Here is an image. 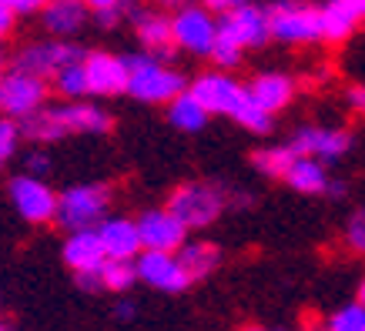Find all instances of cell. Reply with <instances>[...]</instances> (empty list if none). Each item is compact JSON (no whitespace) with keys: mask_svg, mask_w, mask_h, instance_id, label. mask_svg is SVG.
Wrapping results in <instances>:
<instances>
[{"mask_svg":"<svg viewBox=\"0 0 365 331\" xmlns=\"http://www.w3.org/2000/svg\"><path fill=\"white\" fill-rule=\"evenodd\" d=\"M191 94L208 107L211 117H228L242 131L255 134V137H268L275 131V114H268L265 107H258L252 98V90L245 80L235 78V70H222V67H208L198 78H191Z\"/></svg>","mask_w":365,"mask_h":331,"instance_id":"cell-1","label":"cell"},{"mask_svg":"<svg viewBox=\"0 0 365 331\" xmlns=\"http://www.w3.org/2000/svg\"><path fill=\"white\" fill-rule=\"evenodd\" d=\"M21 127H24V137L31 144H44L47 147V144L67 141V137H78V134L104 137V134L114 131V114L108 107H101L94 98L57 100V104L47 100L37 114L24 117Z\"/></svg>","mask_w":365,"mask_h":331,"instance_id":"cell-2","label":"cell"},{"mask_svg":"<svg viewBox=\"0 0 365 331\" xmlns=\"http://www.w3.org/2000/svg\"><path fill=\"white\" fill-rule=\"evenodd\" d=\"M188 84L191 78L171 61H161L148 51L128 54V98H134L138 104H161L165 107L181 90H188Z\"/></svg>","mask_w":365,"mask_h":331,"instance_id":"cell-3","label":"cell"},{"mask_svg":"<svg viewBox=\"0 0 365 331\" xmlns=\"http://www.w3.org/2000/svg\"><path fill=\"white\" fill-rule=\"evenodd\" d=\"M165 204L185 221L188 231L211 228L225 211L232 208V201H228V184H222V181H201V177L198 181H181V184L168 194Z\"/></svg>","mask_w":365,"mask_h":331,"instance_id":"cell-4","label":"cell"},{"mask_svg":"<svg viewBox=\"0 0 365 331\" xmlns=\"http://www.w3.org/2000/svg\"><path fill=\"white\" fill-rule=\"evenodd\" d=\"M114 188L104 181H81L67 184L57 194V228L64 231H81V228H98L101 221L111 214Z\"/></svg>","mask_w":365,"mask_h":331,"instance_id":"cell-5","label":"cell"},{"mask_svg":"<svg viewBox=\"0 0 365 331\" xmlns=\"http://www.w3.org/2000/svg\"><path fill=\"white\" fill-rule=\"evenodd\" d=\"M51 100V80L27 74L21 67H14L11 61L0 57V114L24 121Z\"/></svg>","mask_w":365,"mask_h":331,"instance_id":"cell-6","label":"cell"},{"mask_svg":"<svg viewBox=\"0 0 365 331\" xmlns=\"http://www.w3.org/2000/svg\"><path fill=\"white\" fill-rule=\"evenodd\" d=\"M272 41L285 47L322 44V11L309 0H275L268 4Z\"/></svg>","mask_w":365,"mask_h":331,"instance_id":"cell-7","label":"cell"},{"mask_svg":"<svg viewBox=\"0 0 365 331\" xmlns=\"http://www.w3.org/2000/svg\"><path fill=\"white\" fill-rule=\"evenodd\" d=\"M171 33H175L178 54L208 61L218 37V14L208 11L201 0H191L185 7L171 11Z\"/></svg>","mask_w":365,"mask_h":331,"instance_id":"cell-8","label":"cell"},{"mask_svg":"<svg viewBox=\"0 0 365 331\" xmlns=\"http://www.w3.org/2000/svg\"><path fill=\"white\" fill-rule=\"evenodd\" d=\"M84 47L78 41H64V37H37V41H27L11 54V64L27 70V74H37V78L51 80L64 64H74V61H84Z\"/></svg>","mask_w":365,"mask_h":331,"instance_id":"cell-9","label":"cell"},{"mask_svg":"<svg viewBox=\"0 0 365 331\" xmlns=\"http://www.w3.org/2000/svg\"><path fill=\"white\" fill-rule=\"evenodd\" d=\"M57 194L47 177H34L27 171L7 177V198H11L17 218L27 224H54L57 221Z\"/></svg>","mask_w":365,"mask_h":331,"instance_id":"cell-10","label":"cell"},{"mask_svg":"<svg viewBox=\"0 0 365 331\" xmlns=\"http://www.w3.org/2000/svg\"><path fill=\"white\" fill-rule=\"evenodd\" d=\"M355 144V134L349 127H339V124H299L292 137H288V147L295 154L305 157H319L325 164H335L342 161Z\"/></svg>","mask_w":365,"mask_h":331,"instance_id":"cell-11","label":"cell"},{"mask_svg":"<svg viewBox=\"0 0 365 331\" xmlns=\"http://www.w3.org/2000/svg\"><path fill=\"white\" fill-rule=\"evenodd\" d=\"M128 27L134 31V41L141 51L161 57V61H175V33H171V11L151 7V4H134L128 14Z\"/></svg>","mask_w":365,"mask_h":331,"instance_id":"cell-12","label":"cell"},{"mask_svg":"<svg viewBox=\"0 0 365 331\" xmlns=\"http://www.w3.org/2000/svg\"><path fill=\"white\" fill-rule=\"evenodd\" d=\"M218 33L228 37L232 44H238L242 51H262L272 41V21H268V7L262 4H242L228 14H218Z\"/></svg>","mask_w":365,"mask_h":331,"instance_id":"cell-13","label":"cell"},{"mask_svg":"<svg viewBox=\"0 0 365 331\" xmlns=\"http://www.w3.org/2000/svg\"><path fill=\"white\" fill-rule=\"evenodd\" d=\"M134 268H138V281L161 291V295H181L195 285L185 265L178 261V251H148L144 248L134 258Z\"/></svg>","mask_w":365,"mask_h":331,"instance_id":"cell-14","label":"cell"},{"mask_svg":"<svg viewBox=\"0 0 365 331\" xmlns=\"http://www.w3.org/2000/svg\"><path fill=\"white\" fill-rule=\"evenodd\" d=\"M282 181H285V188H292L295 194H305V198H342L345 194V181L332 177L329 164L319 157L295 154Z\"/></svg>","mask_w":365,"mask_h":331,"instance_id":"cell-15","label":"cell"},{"mask_svg":"<svg viewBox=\"0 0 365 331\" xmlns=\"http://www.w3.org/2000/svg\"><path fill=\"white\" fill-rule=\"evenodd\" d=\"M91 98H121L128 94V54L118 51H88L84 54Z\"/></svg>","mask_w":365,"mask_h":331,"instance_id":"cell-16","label":"cell"},{"mask_svg":"<svg viewBox=\"0 0 365 331\" xmlns=\"http://www.w3.org/2000/svg\"><path fill=\"white\" fill-rule=\"evenodd\" d=\"M134 221H138L141 244L148 251H178L191 234L188 228H185V221L178 218L168 204H161V208H144Z\"/></svg>","mask_w":365,"mask_h":331,"instance_id":"cell-17","label":"cell"},{"mask_svg":"<svg viewBox=\"0 0 365 331\" xmlns=\"http://www.w3.org/2000/svg\"><path fill=\"white\" fill-rule=\"evenodd\" d=\"M37 17H41V31L51 37H64V41H78L94 23V14L84 0H47L37 11Z\"/></svg>","mask_w":365,"mask_h":331,"instance_id":"cell-18","label":"cell"},{"mask_svg":"<svg viewBox=\"0 0 365 331\" xmlns=\"http://www.w3.org/2000/svg\"><path fill=\"white\" fill-rule=\"evenodd\" d=\"M322 11V44H345L365 23V0H325Z\"/></svg>","mask_w":365,"mask_h":331,"instance_id":"cell-19","label":"cell"},{"mask_svg":"<svg viewBox=\"0 0 365 331\" xmlns=\"http://www.w3.org/2000/svg\"><path fill=\"white\" fill-rule=\"evenodd\" d=\"M248 90L258 107H265L268 114H282V110L292 107V100L299 94V80L292 78L288 70H258L252 80H248Z\"/></svg>","mask_w":365,"mask_h":331,"instance_id":"cell-20","label":"cell"},{"mask_svg":"<svg viewBox=\"0 0 365 331\" xmlns=\"http://www.w3.org/2000/svg\"><path fill=\"white\" fill-rule=\"evenodd\" d=\"M61 258L64 265L81 275V271H98L108 261V251L101 244L98 228H81V231H67L64 244H61Z\"/></svg>","mask_w":365,"mask_h":331,"instance_id":"cell-21","label":"cell"},{"mask_svg":"<svg viewBox=\"0 0 365 331\" xmlns=\"http://www.w3.org/2000/svg\"><path fill=\"white\" fill-rule=\"evenodd\" d=\"M101 244L108 258H124V261H134L138 254L144 251L141 244V231H138V221L124 218V214H108V218L98 224Z\"/></svg>","mask_w":365,"mask_h":331,"instance_id":"cell-22","label":"cell"},{"mask_svg":"<svg viewBox=\"0 0 365 331\" xmlns=\"http://www.w3.org/2000/svg\"><path fill=\"white\" fill-rule=\"evenodd\" d=\"M165 117H168V124H171L178 134H201L205 127H208V121H211L208 107H205V104L191 94V88L181 90L175 100H168V104H165Z\"/></svg>","mask_w":365,"mask_h":331,"instance_id":"cell-23","label":"cell"},{"mask_svg":"<svg viewBox=\"0 0 365 331\" xmlns=\"http://www.w3.org/2000/svg\"><path fill=\"white\" fill-rule=\"evenodd\" d=\"M178 261L185 265L191 281H205L222 268V248L215 241H205V238H188L178 248Z\"/></svg>","mask_w":365,"mask_h":331,"instance_id":"cell-24","label":"cell"},{"mask_svg":"<svg viewBox=\"0 0 365 331\" xmlns=\"http://www.w3.org/2000/svg\"><path fill=\"white\" fill-rule=\"evenodd\" d=\"M51 94H57L61 100H84V98H91L84 61H74V64L61 67L54 78H51Z\"/></svg>","mask_w":365,"mask_h":331,"instance_id":"cell-25","label":"cell"},{"mask_svg":"<svg viewBox=\"0 0 365 331\" xmlns=\"http://www.w3.org/2000/svg\"><path fill=\"white\" fill-rule=\"evenodd\" d=\"M292 161H295V151L288 147V141L285 144H265V147H258L252 154V167L262 177H268V181H282Z\"/></svg>","mask_w":365,"mask_h":331,"instance_id":"cell-26","label":"cell"},{"mask_svg":"<svg viewBox=\"0 0 365 331\" xmlns=\"http://www.w3.org/2000/svg\"><path fill=\"white\" fill-rule=\"evenodd\" d=\"M98 275L101 291H111V295H128L138 285V268H134V261H124V258H108L98 268Z\"/></svg>","mask_w":365,"mask_h":331,"instance_id":"cell-27","label":"cell"},{"mask_svg":"<svg viewBox=\"0 0 365 331\" xmlns=\"http://www.w3.org/2000/svg\"><path fill=\"white\" fill-rule=\"evenodd\" d=\"M322 331H365V305L359 298L335 308L329 318H325V328Z\"/></svg>","mask_w":365,"mask_h":331,"instance_id":"cell-28","label":"cell"},{"mask_svg":"<svg viewBox=\"0 0 365 331\" xmlns=\"http://www.w3.org/2000/svg\"><path fill=\"white\" fill-rule=\"evenodd\" d=\"M21 141H24L21 121H14V117H4V114H0V171L21 154Z\"/></svg>","mask_w":365,"mask_h":331,"instance_id":"cell-29","label":"cell"},{"mask_svg":"<svg viewBox=\"0 0 365 331\" xmlns=\"http://www.w3.org/2000/svg\"><path fill=\"white\" fill-rule=\"evenodd\" d=\"M342 241L352 254H362L365 258V204L349 214V221H345V228H342Z\"/></svg>","mask_w":365,"mask_h":331,"instance_id":"cell-30","label":"cell"},{"mask_svg":"<svg viewBox=\"0 0 365 331\" xmlns=\"http://www.w3.org/2000/svg\"><path fill=\"white\" fill-rule=\"evenodd\" d=\"M24 171L34 174V177H47L51 171H54V161H51V154H47L44 144H34V151L24 154Z\"/></svg>","mask_w":365,"mask_h":331,"instance_id":"cell-31","label":"cell"},{"mask_svg":"<svg viewBox=\"0 0 365 331\" xmlns=\"http://www.w3.org/2000/svg\"><path fill=\"white\" fill-rule=\"evenodd\" d=\"M131 7L134 4H128V7H111V11H94V27H98V31H118V27L128 21Z\"/></svg>","mask_w":365,"mask_h":331,"instance_id":"cell-32","label":"cell"},{"mask_svg":"<svg viewBox=\"0 0 365 331\" xmlns=\"http://www.w3.org/2000/svg\"><path fill=\"white\" fill-rule=\"evenodd\" d=\"M14 31H17V14H14L11 7H4V4H0V47L11 41Z\"/></svg>","mask_w":365,"mask_h":331,"instance_id":"cell-33","label":"cell"},{"mask_svg":"<svg viewBox=\"0 0 365 331\" xmlns=\"http://www.w3.org/2000/svg\"><path fill=\"white\" fill-rule=\"evenodd\" d=\"M4 7H11L17 17H31V14H37L41 7H44L47 0H0Z\"/></svg>","mask_w":365,"mask_h":331,"instance_id":"cell-34","label":"cell"},{"mask_svg":"<svg viewBox=\"0 0 365 331\" xmlns=\"http://www.w3.org/2000/svg\"><path fill=\"white\" fill-rule=\"evenodd\" d=\"M345 98H349V107H352L355 114H362V117H365V84H352Z\"/></svg>","mask_w":365,"mask_h":331,"instance_id":"cell-35","label":"cell"},{"mask_svg":"<svg viewBox=\"0 0 365 331\" xmlns=\"http://www.w3.org/2000/svg\"><path fill=\"white\" fill-rule=\"evenodd\" d=\"M208 11H215V14H228V11H235V7H242V4H248V0H201Z\"/></svg>","mask_w":365,"mask_h":331,"instance_id":"cell-36","label":"cell"},{"mask_svg":"<svg viewBox=\"0 0 365 331\" xmlns=\"http://www.w3.org/2000/svg\"><path fill=\"white\" fill-rule=\"evenodd\" d=\"M134 315H138V308H134V301L121 298L118 305H114V318H118V321H131Z\"/></svg>","mask_w":365,"mask_h":331,"instance_id":"cell-37","label":"cell"},{"mask_svg":"<svg viewBox=\"0 0 365 331\" xmlns=\"http://www.w3.org/2000/svg\"><path fill=\"white\" fill-rule=\"evenodd\" d=\"M91 7V14L94 11H111V7H128V4H134V0H84Z\"/></svg>","mask_w":365,"mask_h":331,"instance_id":"cell-38","label":"cell"},{"mask_svg":"<svg viewBox=\"0 0 365 331\" xmlns=\"http://www.w3.org/2000/svg\"><path fill=\"white\" fill-rule=\"evenodd\" d=\"M134 4H151V7H161V11H178V7H185L191 0H134Z\"/></svg>","mask_w":365,"mask_h":331,"instance_id":"cell-39","label":"cell"},{"mask_svg":"<svg viewBox=\"0 0 365 331\" xmlns=\"http://www.w3.org/2000/svg\"><path fill=\"white\" fill-rule=\"evenodd\" d=\"M359 301L365 305V275H362V281H359Z\"/></svg>","mask_w":365,"mask_h":331,"instance_id":"cell-40","label":"cell"},{"mask_svg":"<svg viewBox=\"0 0 365 331\" xmlns=\"http://www.w3.org/2000/svg\"><path fill=\"white\" fill-rule=\"evenodd\" d=\"M242 331H268V328H262V325H248V328H242Z\"/></svg>","mask_w":365,"mask_h":331,"instance_id":"cell-41","label":"cell"},{"mask_svg":"<svg viewBox=\"0 0 365 331\" xmlns=\"http://www.w3.org/2000/svg\"><path fill=\"white\" fill-rule=\"evenodd\" d=\"M0 331H7V325H4V321H0Z\"/></svg>","mask_w":365,"mask_h":331,"instance_id":"cell-42","label":"cell"},{"mask_svg":"<svg viewBox=\"0 0 365 331\" xmlns=\"http://www.w3.org/2000/svg\"><path fill=\"white\" fill-rule=\"evenodd\" d=\"M299 331H305V328H299Z\"/></svg>","mask_w":365,"mask_h":331,"instance_id":"cell-43","label":"cell"}]
</instances>
